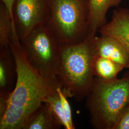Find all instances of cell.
I'll return each mask as SVG.
<instances>
[{
    "mask_svg": "<svg viewBox=\"0 0 129 129\" xmlns=\"http://www.w3.org/2000/svg\"><path fill=\"white\" fill-rule=\"evenodd\" d=\"M9 46L15 60L16 79L7 100L0 103V129H23L33 112L61 85L57 79L44 78L33 68L26 59L15 26Z\"/></svg>",
    "mask_w": 129,
    "mask_h": 129,
    "instance_id": "obj_1",
    "label": "cell"
},
{
    "mask_svg": "<svg viewBox=\"0 0 129 129\" xmlns=\"http://www.w3.org/2000/svg\"><path fill=\"white\" fill-rule=\"evenodd\" d=\"M96 34L89 33L84 40L78 44L60 46L57 78L69 98L76 102L86 99L92 88Z\"/></svg>",
    "mask_w": 129,
    "mask_h": 129,
    "instance_id": "obj_2",
    "label": "cell"
},
{
    "mask_svg": "<svg viewBox=\"0 0 129 129\" xmlns=\"http://www.w3.org/2000/svg\"><path fill=\"white\" fill-rule=\"evenodd\" d=\"M90 123L96 129H113L121 112L129 104V72L122 78L95 77L86 98Z\"/></svg>",
    "mask_w": 129,
    "mask_h": 129,
    "instance_id": "obj_3",
    "label": "cell"
},
{
    "mask_svg": "<svg viewBox=\"0 0 129 129\" xmlns=\"http://www.w3.org/2000/svg\"><path fill=\"white\" fill-rule=\"evenodd\" d=\"M88 0H50L45 25L61 45L84 40L90 33Z\"/></svg>",
    "mask_w": 129,
    "mask_h": 129,
    "instance_id": "obj_4",
    "label": "cell"
},
{
    "mask_svg": "<svg viewBox=\"0 0 129 129\" xmlns=\"http://www.w3.org/2000/svg\"><path fill=\"white\" fill-rule=\"evenodd\" d=\"M29 64L43 78L56 80L61 44L45 24L33 30L21 41Z\"/></svg>",
    "mask_w": 129,
    "mask_h": 129,
    "instance_id": "obj_5",
    "label": "cell"
},
{
    "mask_svg": "<svg viewBox=\"0 0 129 129\" xmlns=\"http://www.w3.org/2000/svg\"><path fill=\"white\" fill-rule=\"evenodd\" d=\"M50 0H15L13 16L15 29L21 41L37 27L45 24Z\"/></svg>",
    "mask_w": 129,
    "mask_h": 129,
    "instance_id": "obj_6",
    "label": "cell"
},
{
    "mask_svg": "<svg viewBox=\"0 0 129 129\" xmlns=\"http://www.w3.org/2000/svg\"><path fill=\"white\" fill-rule=\"evenodd\" d=\"M16 79V63L10 46L0 48V101L7 100Z\"/></svg>",
    "mask_w": 129,
    "mask_h": 129,
    "instance_id": "obj_7",
    "label": "cell"
},
{
    "mask_svg": "<svg viewBox=\"0 0 129 129\" xmlns=\"http://www.w3.org/2000/svg\"><path fill=\"white\" fill-rule=\"evenodd\" d=\"M101 35L114 37L124 46L129 54V9L120 8L113 12L112 18L99 30Z\"/></svg>",
    "mask_w": 129,
    "mask_h": 129,
    "instance_id": "obj_8",
    "label": "cell"
},
{
    "mask_svg": "<svg viewBox=\"0 0 129 129\" xmlns=\"http://www.w3.org/2000/svg\"><path fill=\"white\" fill-rule=\"evenodd\" d=\"M97 55L105 57L129 68V54L124 46L114 37L101 35L95 38Z\"/></svg>",
    "mask_w": 129,
    "mask_h": 129,
    "instance_id": "obj_9",
    "label": "cell"
},
{
    "mask_svg": "<svg viewBox=\"0 0 129 129\" xmlns=\"http://www.w3.org/2000/svg\"><path fill=\"white\" fill-rule=\"evenodd\" d=\"M69 98L61 86L46 97L44 102L51 108L56 119L65 129H75Z\"/></svg>",
    "mask_w": 129,
    "mask_h": 129,
    "instance_id": "obj_10",
    "label": "cell"
},
{
    "mask_svg": "<svg viewBox=\"0 0 129 129\" xmlns=\"http://www.w3.org/2000/svg\"><path fill=\"white\" fill-rule=\"evenodd\" d=\"M88 25L90 32L97 33L107 23L106 15L108 10L118 7L122 0H88Z\"/></svg>",
    "mask_w": 129,
    "mask_h": 129,
    "instance_id": "obj_11",
    "label": "cell"
},
{
    "mask_svg": "<svg viewBox=\"0 0 129 129\" xmlns=\"http://www.w3.org/2000/svg\"><path fill=\"white\" fill-rule=\"evenodd\" d=\"M61 127L49 106L43 102L30 116L23 129H59Z\"/></svg>",
    "mask_w": 129,
    "mask_h": 129,
    "instance_id": "obj_12",
    "label": "cell"
},
{
    "mask_svg": "<svg viewBox=\"0 0 129 129\" xmlns=\"http://www.w3.org/2000/svg\"><path fill=\"white\" fill-rule=\"evenodd\" d=\"M124 68L113 60L100 55H95L93 62V71L95 77L106 80L117 78Z\"/></svg>",
    "mask_w": 129,
    "mask_h": 129,
    "instance_id": "obj_13",
    "label": "cell"
},
{
    "mask_svg": "<svg viewBox=\"0 0 129 129\" xmlns=\"http://www.w3.org/2000/svg\"><path fill=\"white\" fill-rule=\"evenodd\" d=\"M14 25V19L2 3L0 5V48L9 46L10 39Z\"/></svg>",
    "mask_w": 129,
    "mask_h": 129,
    "instance_id": "obj_14",
    "label": "cell"
},
{
    "mask_svg": "<svg viewBox=\"0 0 129 129\" xmlns=\"http://www.w3.org/2000/svg\"><path fill=\"white\" fill-rule=\"evenodd\" d=\"M113 129H129V104L120 114Z\"/></svg>",
    "mask_w": 129,
    "mask_h": 129,
    "instance_id": "obj_15",
    "label": "cell"
},
{
    "mask_svg": "<svg viewBox=\"0 0 129 129\" xmlns=\"http://www.w3.org/2000/svg\"><path fill=\"white\" fill-rule=\"evenodd\" d=\"M2 3L5 5L6 8L9 11L11 15L14 19L13 16V9L15 0H1Z\"/></svg>",
    "mask_w": 129,
    "mask_h": 129,
    "instance_id": "obj_16",
    "label": "cell"
}]
</instances>
